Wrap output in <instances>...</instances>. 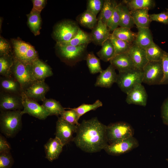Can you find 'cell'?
<instances>
[{"label": "cell", "mask_w": 168, "mask_h": 168, "mask_svg": "<svg viewBox=\"0 0 168 168\" xmlns=\"http://www.w3.org/2000/svg\"><path fill=\"white\" fill-rule=\"evenodd\" d=\"M122 2L130 11L146 8L150 10L155 6V1L154 0H124Z\"/></svg>", "instance_id": "25"}, {"label": "cell", "mask_w": 168, "mask_h": 168, "mask_svg": "<svg viewBox=\"0 0 168 168\" xmlns=\"http://www.w3.org/2000/svg\"><path fill=\"white\" fill-rule=\"evenodd\" d=\"M126 94V101L128 104L143 106L146 105L147 94L142 84L136 85Z\"/></svg>", "instance_id": "13"}, {"label": "cell", "mask_w": 168, "mask_h": 168, "mask_svg": "<svg viewBox=\"0 0 168 168\" xmlns=\"http://www.w3.org/2000/svg\"><path fill=\"white\" fill-rule=\"evenodd\" d=\"M103 103L99 100H97L92 104L83 103L77 107L72 108L78 114L80 118L82 115L91 110H96L98 108L102 106Z\"/></svg>", "instance_id": "37"}, {"label": "cell", "mask_w": 168, "mask_h": 168, "mask_svg": "<svg viewBox=\"0 0 168 168\" xmlns=\"http://www.w3.org/2000/svg\"><path fill=\"white\" fill-rule=\"evenodd\" d=\"M117 4V2L115 0H105L103 7L97 18L98 20H100L106 24Z\"/></svg>", "instance_id": "27"}, {"label": "cell", "mask_w": 168, "mask_h": 168, "mask_svg": "<svg viewBox=\"0 0 168 168\" xmlns=\"http://www.w3.org/2000/svg\"><path fill=\"white\" fill-rule=\"evenodd\" d=\"M87 45L74 46L57 43V46L61 57L72 65L82 60H86L87 54L86 52Z\"/></svg>", "instance_id": "4"}, {"label": "cell", "mask_w": 168, "mask_h": 168, "mask_svg": "<svg viewBox=\"0 0 168 168\" xmlns=\"http://www.w3.org/2000/svg\"><path fill=\"white\" fill-rule=\"evenodd\" d=\"M118 7L120 16L119 26L130 29L134 24L130 11L122 2L118 3Z\"/></svg>", "instance_id": "24"}, {"label": "cell", "mask_w": 168, "mask_h": 168, "mask_svg": "<svg viewBox=\"0 0 168 168\" xmlns=\"http://www.w3.org/2000/svg\"><path fill=\"white\" fill-rule=\"evenodd\" d=\"M42 101V105L49 113V116H58L65 109L59 102L54 99L45 98Z\"/></svg>", "instance_id": "28"}, {"label": "cell", "mask_w": 168, "mask_h": 168, "mask_svg": "<svg viewBox=\"0 0 168 168\" xmlns=\"http://www.w3.org/2000/svg\"><path fill=\"white\" fill-rule=\"evenodd\" d=\"M86 60L90 72L91 74L100 73L103 70L100 65V59L92 52L87 53Z\"/></svg>", "instance_id": "34"}, {"label": "cell", "mask_w": 168, "mask_h": 168, "mask_svg": "<svg viewBox=\"0 0 168 168\" xmlns=\"http://www.w3.org/2000/svg\"><path fill=\"white\" fill-rule=\"evenodd\" d=\"M21 110L1 111L0 131L7 138L14 137L21 129Z\"/></svg>", "instance_id": "2"}, {"label": "cell", "mask_w": 168, "mask_h": 168, "mask_svg": "<svg viewBox=\"0 0 168 168\" xmlns=\"http://www.w3.org/2000/svg\"><path fill=\"white\" fill-rule=\"evenodd\" d=\"M32 64L34 76L36 81L44 80L45 78L53 75L50 67L38 58L33 61Z\"/></svg>", "instance_id": "21"}, {"label": "cell", "mask_w": 168, "mask_h": 168, "mask_svg": "<svg viewBox=\"0 0 168 168\" xmlns=\"http://www.w3.org/2000/svg\"><path fill=\"white\" fill-rule=\"evenodd\" d=\"M1 86L7 93L16 94L21 89L18 82L16 80L10 78H3L1 81Z\"/></svg>", "instance_id": "35"}, {"label": "cell", "mask_w": 168, "mask_h": 168, "mask_svg": "<svg viewBox=\"0 0 168 168\" xmlns=\"http://www.w3.org/2000/svg\"><path fill=\"white\" fill-rule=\"evenodd\" d=\"M11 147L6 138L1 134L0 135V153L9 152Z\"/></svg>", "instance_id": "46"}, {"label": "cell", "mask_w": 168, "mask_h": 168, "mask_svg": "<svg viewBox=\"0 0 168 168\" xmlns=\"http://www.w3.org/2000/svg\"><path fill=\"white\" fill-rule=\"evenodd\" d=\"M104 0H89L87 1L86 10L96 16L103 7Z\"/></svg>", "instance_id": "40"}, {"label": "cell", "mask_w": 168, "mask_h": 168, "mask_svg": "<svg viewBox=\"0 0 168 168\" xmlns=\"http://www.w3.org/2000/svg\"><path fill=\"white\" fill-rule=\"evenodd\" d=\"M110 39L114 47L115 55L127 52L132 44L115 37L111 34Z\"/></svg>", "instance_id": "36"}, {"label": "cell", "mask_w": 168, "mask_h": 168, "mask_svg": "<svg viewBox=\"0 0 168 168\" xmlns=\"http://www.w3.org/2000/svg\"><path fill=\"white\" fill-rule=\"evenodd\" d=\"M32 1L33 5V9L40 12L45 6L46 1L44 0H34Z\"/></svg>", "instance_id": "47"}, {"label": "cell", "mask_w": 168, "mask_h": 168, "mask_svg": "<svg viewBox=\"0 0 168 168\" xmlns=\"http://www.w3.org/2000/svg\"><path fill=\"white\" fill-rule=\"evenodd\" d=\"M14 162L10 152L0 153V168H11Z\"/></svg>", "instance_id": "41"}, {"label": "cell", "mask_w": 168, "mask_h": 168, "mask_svg": "<svg viewBox=\"0 0 168 168\" xmlns=\"http://www.w3.org/2000/svg\"><path fill=\"white\" fill-rule=\"evenodd\" d=\"M13 43L16 59L25 63L32 64L38 58L36 51L30 44L17 40H13Z\"/></svg>", "instance_id": "11"}, {"label": "cell", "mask_w": 168, "mask_h": 168, "mask_svg": "<svg viewBox=\"0 0 168 168\" xmlns=\"http://www.w3.org/2000/svg\"><path fill=\"white\" fill-rule=\"evenodd\" d=\"M80 28L75 22L64 21L56 26L54 35L57 43L68 41L77 34Z\"/></svg>", "instance_id": "8"}, {"label": "cell", "mask_w": 168, "mask_h": 168, "mask_svg": "<svg viewBox=\"0 0 168 168\" xmlns=\"http://www.w3.org/2000/svg\"><path fill=\"white\" fill-rule=\"evenodd\" d=\"M77 128V126L68 123L61 117H58L56 122L55 137L60 140L64 146L73 141V135L76 133Z\"/></svg>", "instance_id": "12"}, {"label": "cell", "mask_w": 168, "mask_h": 168, "mask_svg": "<svg viewBox=\"0 0 168 168\" xmlns=\"http://www.w3.org/2000/svg\"><path fill=\"white\" fill-rule=\"evenodd\" d=\"M167 13L168 15V10L167 12Z\"/></svg>", "instance_id": "49"}, {"label": "cell", "mask_w": 168, "mask_h": 168, "mask_svg": "<svg viewBox=\"0 0 168 168\" xmlns=\"http://www.w3.org/2000/svg\"><path fill=\"white\" fill-rule=\"evenodd\" d=\"M92 42L90 34L83 30L80 28L76 35L69 41L60 43L64 44L78 46L87 44Z\"/></svg>", "instance_id": "30"}, {"label": "cell", "mask_w": 168, "mask_h": 168, "mask_svg": "<svg viewBox=\"0 0 168 168\" xmlns=\"http://www.w3.org/2000/svg\"><path fill=\"white\" fill-rule=\"evenodd\" d=\"M63 111L60 114V117L64 120L71 124L77 126L80 125L78 120L80 119L77 112L72 108Z\"/></svg>", "instance_id": "38"}, {"label": "cell", "mask_w": 168, "mask_h": 168, "mask_svg": "<svg viewBox=\"0 0 168 168\" xmlns=\"http://www.w3.org/2000/svg\"><path fill=\"white\" fill-rule=\"evenodd\" d=\"M1 111L21 110L23 108L21 96L16 94L7 93L0 96Z\"/></svg>", "instance_id": "15"}, {"label": "cell", "mask_w": 168, "mask_h": 168, "mask_svg": "<svg viewBox=\"0 0 168 168\" xmlns=\"http://www.w3.org/2000/svg\"><path fill=\"white\" fill-rule=\"evenodd\" d=\"M13 72L21 89H26L36 81L34 76L32 64L25 63L16 59Z\"/></svg>", "instance_id": "6"}, {"label": "cell", "mask_w": 168, "mask_h": 168, "mask_svg": "<svg viewBox=\"0 0 168 168\" xmlns=\"http://www.w3.org/2000/svg\"><path fill=\"white\" fill-rule=\"evenodd\" d=\"M40 13L32 8L27 15L28 26L35 35H38L40 33L41 23Z\"/></svg>", "instance_id": "29"}, {"label": "cell", "mask_w": 168, "mask_h": 168, "mask_svg": "<svg viewBox=\"0 0 168 168\" xmlns=\"http://www.w3.org/2000/svg\"><path fill=\"white\" fill-rule=\"evenodd\" d=\"M145 50L148 61H161L165 51L154 42Z\"/></svg>", "instance_id": "33"}, {"label": "cell", "mask_w": 168, "mask_h": 168, "mask_svg": "<svg viewBox=\"0 0 168 168\" xmlns=\"http://www.w3.org/2000/svg\"><path fill=\"white\" fill-rule=\"evenodd\" d=\"M77 20L81 25L92 30L96 25L98 21L96 16L87 10L79 16Z\"/></svg>", "instance_id": "32"}, {"label": "cell", "mask_w": 168, "mask_h": 168, "mask_svg": "<svg viewBox=\"0 0 168 168\" xmlns=\"http://www.w3.org/2000/svg\"><path fill=\"white\" fill-rule=\"evenodd\" d=\"M111 34L115 37L131 44H133L137 35L130 29L121 27H118Z\"/></svg>", "instance_id": "31"}, {"label": "cell", "mask_w": 168, "mask_h": 168, "mask_svg": "<svg viewBox=\"0 0 168 168\" xmlns=\"http://www.w3.org/2000/svg\"><path fill=\"white\" fill-rule=\"evenodd\" d=\"M118 4V3L115 6L112 15L106 23L107 26L110 31L113 32L119 26L120 16Z\"/></svg>", "instance_id": "39"}, {"label": "cell", "mask_w": 168, "mask_h": 168, "mask_svg": "<svg viewBox=\"0 0 168 168\" xmlns=\"http://www.w3.org/2000/svg\"><path fill=\"white\" fill-rule=\"evenodd\" d=\"M149 18L151 21H156L168 25V15L165 12L159 13L149 14Z\"/></svg>", "instance_id": "44"}, {"label": "cell", "mask_w": 168, "mask_h": 168, "mask_svg": "<svg viewBox=\"0 0 168 168\" xmlns=\"http://www.w3.org/2000/svg\"><path fill=\"white\" fill-rule=\"evenodd\" d=\"M115 70V68L110 64L97 77L95 86L106 88L111 87L116 82L118 74Z\"/></svg>", "instance_id": "16"}, {"label": "cell", "mask_w": 168, "mask_h": 168, "mask_svg": "<svg viewBox=\"0 0 168 168\" xmlns=\"http://www.w3.org/2000/svg\"><path fill=\"white\" fill-rule=\"evenodd\" d=\"M139 145L137 139L132 137L111 144H108L104 150L109 155L118 156L130 152L137 147Z\"/></svg>", "instance_id": "9"}, {"label": "cell", "mask_w": 168, "mask_h": 168, "mask_svg": "<svg viewBox=\"0 0 168 168\" xmlns=\"http://www.w3.org/2000/svg\"><path fill=\"white\" fill-rule=\"evenodd\" d=\"M137 29L138 32L133 44L145 49L154 43L152 32L149 28Z\"/></svg>", "instance_id": "22"}, {"label": "cell", "mask_w": 168, "mask_h": 168, "mask_svg": "<svg viewBox=\"0 0 168 168\" xmlns=\"http://www.w3.org/2000/svg\"><path fill=\"white\" fill-rule=\"evenodd\" d=\"M143 70L134 68L118 74L116 83L121 90L127 94L134 86L142 84Z\"/></svg>", "instance_id": "5"}, {"label": "cell", "mask_w": 168, "mask_h": 168, "mask_svg": "<svg viewBox=\"0 0 168 168\" xmlns=\"http://www.w3.org/2000/svg\"><path fill=\"white\" fill-rule=\"evenodd\" d=\"M101 46V49L97 53V55L102 61H110L115 55L114 47L110 39L106 40Z\"/></svg>", "instance_id": "26"}, {"label": "cell", "mask_w": 168, "mask_h": 168, "mask_svg": "<svg viewBox=\"0 0 168 168\" xmlns=\"http://www.w3.org/2000/svg\"><path fill=\"white\" fill-rule=\"evenodd\" d=\"M109 62L119 72L135 68L128 52L115 55Z\"/></svg>", "instance_id": "17"}, {"label": "cell", "mask_w": 168, "mask_h": 168, "mask_svg": "<svg viewBox=\"0 0 168 168\" xmlns=\"http://www.w3.org/2000/svg\"><path fill=\"white\" fill-rule=\"evenodd\" d=\"M49 90V87L44 80L36 81L25 89L24 92L30 98L43 101Z\"/></svg>", "instance_id": "14"}, {"label": "cell", "mask_w": 168, "mask_h": 168, "mask_svg": "<svg viewBox=\"0 0 168 168\" xmlns=\"http://www.w3.org/2000/svg\"><path fill=\"white\" fill-rule=\"evenodd\" d=\"M9 47L8 43L4 39L1 38L0 40V52L1 54L7 52Z\"/></svg>", "instance_id": "48"}, {"label": "cell", "mask_w": 168, "mask_h": 168, "mask_svg": "<svg viewBox=\"0 0 168 168\" xmlns=\"http://www.w3.org/2000/svg\"><path fill=\"white\" fill-rule=\"evenodd\" d=\"M135 68L142 70L148 62L145 49L132 44L128 51Z\"/></svg>", "instance_id": "19"}, {"label": "cell", "mask_w": 168, "mask_h": 168, "mask_svg": "<svg viewBox=\"0 0 168 168\" xmlns=\"http://www.w3.org/2000/svg\"><path fill=\"white\" fill-rule=\"evenodd\" d=\"M161 115L163 124L168 126V97L164 100L162 105Z\"/></svg>", "instance_id": "45"}, {"label": "cell", "mask_w": 168, "mask_h": 168, "mask_svg": "<svg viewBox=\"0 0 168 168\" xmlns=\"http://www.w3.org/2000/svg\"><path fill=\"white\" fill-rule=\"evenodd\" d=\"M149 10L146 8L130 11L134 24L137 28H149L151 21L149 18Z\"/></svg>", "instance_id": "23"}, {"label": "cell", "mask_w": 168, "mask_h": 168, "mask_svg": "<svg viewBox=\"0 0 168 168\" xmlns=\"http://www.w3.org/2000/svg\"><path fill=\"white\" fill-rule=\"evenodd\" d=\"M142 70V82L149 85H160L163 77L161 61H148Z\"/></svg>", "instance_id": "7"}, {"label": "cell", "mask_w": 168, "mask_h": 168, "mask_svg": "<svg viewBox=\"0 0 168 168\" xmlns=\"http://www.w3.org/2000/svg\"><path fill=\"white\" fill-rule=\"evenodd\" d=\"M108 144L133 137L134 129L129 124L123 121L111 123L106 126Z\"/></svg>", "instance_id": "3"}, {"label": "cell", "mask_w": 168, "mask_h": 168, "mask_svg": "<svg viewBox=\"0 0 168 168\" xmlns=\"http://www.w3.org/2000/svg\"><path fill=\"white\" fill-rule=\"evenodd\" d=\"M90 34L92 42L100 46L110 38L111 34L106 24L100 20H98L97 24Z\"/></svg>", "instance_id": "18"}, {"label": "cell", "mask_w": 168, "mask_h": 168, "mask_svg": "<svg viewBox=\"0 0 168 168\" xmlns=\"http://www.w3.org/2000/svg\"><path fill=\"white\" fill-rule=\"evenodd\" d=\"M163 77L160 85L168 84V53L164 51L161 60Z\"/></svg>", "instance_id": "42"}, {"label": "cell", "mask_w": 168, "mask_h": 168, "mask_svg": "<svg viewBox=\"0 0 168 168\" xmlns=\"http://www.w3.org/2000/svg\"><path fill=\"white\" fill-rule=\"evenodd\" d=\"M21 96L23 107L21 112L23 114H27L41 120L45 119L49 116V113L42 105L28 97L24 91L21 93Z\"/></svg>", "instance_id": "10"}, {"label": "cell", "mask_w": 168, "mask_h": 168, "mask_svg": "<svg viewBox=\"0 0 168 168\" xmlns=\"http://www.w3.org/2000/svg\"><path fill=\"white\" fill-rule=\"evenodd\" d=\"M106 126L96 117L83 120L77 126L76 135L73 141L82 151L93 153L104 149L108 144Z\"/></svg>", "instance_id": "1"}, {"label": "cell", "mask_w": 168, "mask_h": 168, "mask_svg": "<svg viewBox=\"0 0 168 168\" xmlns=\"http://www.w3.org/2000/svg\"><path fill=\"white\" fill-rule=\"evenodd\" d=\"M63 146L60 140L57 138H50L44 146L45 158L51 162L58 159Z\"/></svg>", "instance_id": "20"}, {"label": "cell", "mask_w": 168, "mask_h": 168, "mask_svg": "<svg viewBox=\"0 0 168 168\" xmlns=\"http://www.w3.org/2000/svg\"><path fill=\"white\" fill-rule=\"evenodd\" d=\"M12 63L6 58L3 57L0 58V73L5 76H8L10 72Z\"/></svg>", "instance_id": "43"}]
</instances>
